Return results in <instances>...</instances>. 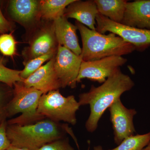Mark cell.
<instances>
[{"instance_id": "6da1fadb", "label": "cell", "mask_w": 150, "mask_h": 150, "mask_svg": "<svg viewBox=\"0 0 150 150\" xmlns=\"http://www.w3.org/2000/svg\"><path fill=\"white\" fill-rule=\"evenodd\" d=\"M134 86L130 77L123 74L120 69L101 86L96 87L92 85L89 91L80 94L78 101L80 105H89L90 107V114L86 123V130L91 133L95 131L105 110Z\"/></svg>"}, {"instance_id": "7a4b0ae2", "label": "cell", "mask_w": 150, "mask_h": 150, "mask_svg": "<svg viewBox=\"0 0 150 150\" xmlns=\"http://www.w3.org/2000/svg\"><path fill=\"white\" fill-rule=\"evenodd\" d=\"M67 133L73 137L67 124L45 118L28 125L8 124L6 134L12 146L28 150H38L44 145L64 138Z\"/></svg>"}, {"instance_id": "3957f363", "label": "cell", "mask_w": 150, "mask_h": 150, "mask_svg": "<svg viewBox=\"0 0 150 150\" xmlns=\"http://www.w3.org/2000/svg\"><path fill=\"white\" fill-rule=\"evenodd\" d=\"M76 25L81 38L82 48L80 56L84 62L95 61L109 56H122L136 50L134 45L114 33L102 34L77 21Z\"/></svg>"}, {"instance_id": "277c9868", "label": "cell", "mask_w": 150, "mask_h": 150, "mask_svg": "<svg viewBox=\"0 0 150 150\" xmlns=\"http://www.w3.org/2000/svg\"><path fill=\"white\" fill-rule=\"evenodd\" d=\"M12 98L7 109L8 118L18 113L21 115L7 121L8 124L23 125L32 124L46 118L38 112L39 101L43 93L32 88H28L23 82L15 84Z\"/></svg>"}, {"instance_id": "5b68a950", "label": "cell", "mask_w": 150, "mask_h": 150, "mask_svg": "<svg viewBox=\"0 0 150 150\" xmlns=\"http://www.w3.org/2000/svg\"><path fill=\"white\" fill-rule=\"evenodd\" d=\"M80 106L74 96L65 97L58 90L41 96L38 112L55 122L62 121L75 125L77 123L76 112Z\"/></svg>"}, {"instance_id": "8992f818", "label": "cell", "mask_w": 150, "mask_h": 150, "mask_svg": "<svg viewBox=\"0 0 150 150\" xmlns=\"http://www.w3.org/2000/svg\"><path fill=\"white\" fill-rule=\"evenodd\" d=\"M96 21L97 31L102 34L108 31L114 33L134 45L136 50H144L150 45V29H140L117 23L99 13Z\"/></svg>"}, {"instance_id": "52a82bcc", "label": "cell", "mask_w": 150, "mask_h": 150, "mask_svg": "<svg viewBox=\"0 0 150 150\" xmlns=\"http://www.w3.org/2000/svg\"><path fill=\"white\" fill-rule=\"evenodd\" d=\"M127 60L121 56H111L90 62H82L77 83L83 79L103 83L108 78L115 74Z\"/></svg>"}, {"instance_id": "ba28073f", "label": "cell", "mask_w": 150, "mask_h": 150, "mask_svg": "<svg viewBox=\"0 0 150 150\" xmlns=\"http://www.w3.org/2000/svg\"><path fill=\"white\" fill-rule=\"evenodd\" d=\"M82 62L80 56L59 45L55 56L54 67L62 88L76 87Z\"/></svg>"}, {"instance_id": "9c48e42d", "label": "cell", "mask_w": 150, "mask_h": 150, "mask_svg": "<svg viewBox=\"0 0 150 150\" xmlns=\"http://www.w3.org/2000/svg\"><path fill=\"white\" fill-rule=\"evenodd\" d=\"M58 42L55 35L54 22L48 23L38 30L30 40L29 45L22 52L24 64L40 56L56 53Z\"/></svg>"}, {"instance_id": "30bf717a", "label": "cell", "mask_w": 150, "mask_h": 150, "mask_svg": "<svg viewBox=\"0 0 150 150\" xmlns=\"http://www.w3.org/2000/svg\"><path fill=\"white\" fill-rule=\"evenodd\" d=\"M112 124L115 144L119 145L127 137L136 132L134 117L137 113L134 109H129L121 102V98L113 103L108 108Z\"/></svg>"}, {"instance_id": "8fae6325", "label": "cell", "mask_w": 150, "mask_h": 150, "mask_svg": "<svg viewBox=\"0 0 150 150\" xmlns=\"http://www.w3.org/2000/svg\"><path fill=\"white\" fill-rule=\"evenodd\" d=\"M55 56L25 79L23 82V85L26 87L40 91L43 94L62 88V85L54 69Z\"/></svg>"}, {"instance_id": "7c38bea8", "label": "cell", "mask_w": 150, "mask_h": 150, "mask_svg": "<svg viewBox=\"0 0 150 150\" xmlns=\"http://www.w3.org/2000/svg\"><path fill=\"white\" fill-rule=\"evenodd\" d=\"M99 13L94 1L75 0L65 9L64 16L75 19L89 29L96 30V19Z\"/></svg>"}, {"instance_id": "4fadbf2b", "label": "cell", "mask_w": 150, "mask_h": 150, "mask_svg": "<svg viewBox=\"0 0 150 150\" xmlns=\"http://www.w3.org/2000/svg\"><path fill=\"white\" fill-rule=\"evenodd\" d=\"M121 24L140 29H150V0L127 2Z\"/></svg>"}, {"instance_id": "5bb4252c", "label": "cell", "mask_w": 150, "mask_h": 150, "mask_svg": "<svg viewBox=\"0 0 150 150\" xmlns=\"http://www.w3.org/2000/svg\"><path fill=\"white\" fill-rule=\"evenodd\" d=\"M53 22L59 45L68 48L77 56H80L82 50L77 35L76 26L70 23L64 15Z\"/></svg>"}, {"instance_id": "9a60e30c", "label": "cell", "mask_w": 150, "mask_h": 150, "mask_svg": "<svg viewBox=\"0 0 150 150\" xmlns=\"http://www.w3.org/2000/svg\"><path fill=\"white\" fill-rule=\"evenodd\" d=\"M39 3L36 0H11L9 2V14L17 22L28 25L40 18Z\"/></svg>"}, {"instance_id": "2e32d148", "label": "cell", "mask_w": 150, "mask_h": 150, "mask_svg": "<svg viewBox=\"0 0 150 150\" xmlns=\"http://www.w3.org/2000/svg\"><path fill=\"white\" fill-rule=\"evenodd\" d=\"M98 13L117 23H121L126 11L127 1L95 0Z\"/></svg>"}, {"instance_id": "e0dca14e", "label": "cell", "mask_w": 150, "mask_h": 150, "mask_svg": "<svg viewBox=\"0 0 150 150\" xmlns=\"http://www.w3.org/2000/svg\"><path fill=\"white\" fill-rule=\"evenodd\" d=\"M75 0L40 1L39 17L47 21H54L64 15L65 9Z\"/></svg>"}, {"instance_id": "ac0fdd59", "label": "cell", "mask_w": 150, "mask_h": 150, "mask_svg": "<svg viewBox=\"0 0 150 150\" xmlns=\"http://www.w3.org/2000/svg\"><path fill=\"white\" fill-rule=\"evenodd\" d=\"M150 142V132L132 135L126 138L118 146L108 150H143Z\"/></svg>"}, {"instance_id": "d6986e66", "label": "cell", "mask_w": 150, "mask_h": 150, "mask_svg": "<svg viewBox=\"0 0 150 150\" xmlns=\"http://www.w3.org/2000/svg\"><path fill=\"white\" fill-rule=\"evenodd\" d=\"M56 53H51L40 56L30 60L25 64L24 69L21 71L20 76L24 80L35 72V71L42 67L45 62L49 61L56 54Z\"/></svg>"}, {"instance_id": "ffe728a7", "label": "cell", "mask_w": 150, "mask_h": 150, "mask_svg": "<svg viewBox=\"0 0 150 150\" xmlns=\"http://www.w3.org/2000/svg\"><path fill=\"white\" fill-rule=\"evenodd\" d=\"M13 94V88L4 84H0V125L6 121L7 109Z\"/></svg>"}, {"instance_id": "44dd1931", "label": "cell", "mask_w": 150, "mask_h": 150, "mask_svg": "<svg viewBox=\"0 0 150 150\" xmlns=\"http://www.w3.org/2000/svg\"><path fill=\"white\" fill-rule=\"evenodd\" d=\"M21 71L9 69L3 64H0V82L13 88L15 84L24 81L21 77Z\"/></svg>"}, {"instance_id": "7402d4cb", "label": "cell", "mask_w": 150, "mask_h": 150, "mask_svg": "<svg viewBox=\"0 0 150 150\" xmlns=\"http://www.w3.org/2000/svg\"><path fill=\"white\" fill-rule=\"evenodd\" d=\"M0 51L6 56H12L16 54V42L11 33L0 35Z\"/></svg>"}, {"instance_id": "603a6c76", "label": "cell", "mask_w": 150, "mask_h": 150, "mask_svg": "<svg viewBox=\"0 0 150 150\" xmlns=\"http://www.w3.org/2000/svg\"><path fill=\"white\" fill-rule=\"evenodd\" d=\"M38 150H75L67 139H59L44 145Z\"/></svg>"}, {"instance_id": "cb8c5ba5", "label": "cell", "mask_w": 150, "mask_h": 150, "mask_svg": "<svg viewBox=\"0 0 150 150\" xmlns=\"http://www.w3.org/2000/svg\"><path fill=\"white\" fill-rule=\"evenodd\" d=\"M7 121L0 125V150H5L11 146L6 134Z\"/></svg>"}, {"instance_id": "d4e9b609", "label": "cell", "mask_w": 150, "mask_h": 150, "mask_svg": "<svg viewBox=\"0 0 150 150\" xmlns=\"http://www.w3.org/2000/svg\"><path fill=\"white\" fill-rule=\"evenodd\" d=\"M12 25L3 15L1 10L0 4V35L7 33L12 30Z\"/></svg>"}, {"instance_id": "484cf974", "label": "cell", "mask_w": 150, "mask_h": 150, "mask_svg": "<svg viewBox=\"0 0 150 150\" xmlns=\"http://www.w3.org/2000/svg\"><path fill=\"white\" fill-rule=\"evenodd\" d=\"M5 150H28L25 149H21V148H19L16 147L14 146H12L11 145L7 149Z\"/></svg>"}, {"instance_id": "4316f807", "label": "cell", "mask_w": 150, "mask_h": 150, "mask_svg": "<svg viewBox=\"0 0 150 150\" xmlns=\"http://www.w3.org/2000/svg\"><path fill=\"white\" fill-rule=\"evenodd\" d=\"M93 150H103L101 146H96L94 147Z\"/></svg>"}, {"instance_id": "83f0119b", "label": "cell", "mask_w": 150, "mask_h": 150, "mask_svg": "<svg viewBox=\"0 0 150 150\" xmlns=\"http://www.w3.org/2000/svg\"><path fill=\"white\" fill-rule=\"evenodd\" d=\"M5 62V60L4 59L3 57L0 56V64H3Z\"/></svg>"}, {"instance_id": "f1b7e54d", "label": "cell", "mask_w": 150, "mask_h": 150, "mask_svg": "<svg viewBox=\"0 0 150 150\" xmlns=\"http://www.w3.org/2000/svg\"><path fill=\"white\" fill-rule=\"evenodd\" d=\"M143 150H150V142L147 146Z\"/></svg>"}]
</instances>
